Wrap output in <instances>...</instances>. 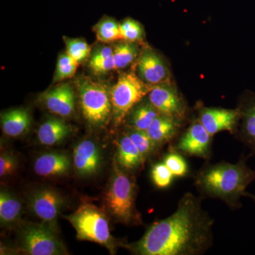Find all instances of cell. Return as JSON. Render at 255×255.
<instances>
[{"mask_svg":"<svg viewBox=\"0 0 255 255\" xmlns=\"http://www.w3.org/2000/svg\"><path fill=\"white\" fill-rule=\"evenodd\" d=\"M200 196L187 192L175 211L151 225L136 243L127 246L139 255H202L214 244V219Z\"/></svg>","mask_w":255,"mask_h":255,"instance_id":"obj_1","label":"cell"},{"mask_svg":"<svg viewBox=\"0 0 255 255\" xmlns=\"http://www.w3.org/2000/svg\"><path fill=\"white\" fill-rule=\"evenodd\" d=\"M249 157L243 154L236 163L221 161L206 162L194 176V184L202 199L223 201L230 209H241V198L255 181V170L247 164Z\"/></svg>","mask_w":255,"mask_h":255,"instance_id":"obj_2","label":"cell"},{"mask_svg":"<svg viewBox=\"0 0 255 255\" xmlns=\"http://www.w3.org/2000/svg\"><path fill=\"white\" fill-rule=\"evenodd\" d=\"M114 160L113 169L105 194L107 211L117 222L127 226L142 223L135 205L137 186L135 177Z\"/></svg>","mask_w":255,"mask_h":255,"instance_id":"obj_3","label":"cell"},{"mask_svg":"<svg viewBox=\"0 0 255 255\" xmlns=\"http://www.w3.org/2000/svg\"><path fill=\"white\" fill-rule=\"evenodd\" d=\"M66 219L71 223L80 241H87L106 247L114 254L117 242L110 232L108 218L100 208L90 203H84Z\"/></svg>","mask_w":255,"mask_h":255,"instance_id":"obj_4","label":"cell"},{"mask_svg":"<svg viewBox=\"0 0 255 255\" xmlns=\"http://www.w3.org/2000/svg\"><path fill=\"white\" fill-rule=\"evenodd\" d=\"M80 107L84 118L92 127L105 128L112 119L110 90L102 82L82 77L77 81Z\"/></svg>","mask_w":255,"mask_h":255,"instance_id":"obj_5","label":"cell"},{"mask_svg":"<svg viewBox=\"0 0 255 255\" xmlns=\"http://www.w3.org/2000/svg\"><path fill=\"white\" fill-rule=\"evenodd\" d=\"M152 87L135 73L120 74L117 83L110 89L112 120L115 127L123 123L130 111L143 100Z\"/></svg>","mask_w":255,"mask_h":255,"instance_id":"obj_6","label":"cell"},{"mask_svg":"<svg viewBox=\"0 0 255 255\" xmlns=\"http://www.w3.org/2000/svg\"><path fill=\"white\" fill-rule=\"evenodd\" d=\"M20 251L29 255H67L63 243L56 233V228L42 223H26L18 231Z\"/></svg>","mask_w":255,"mask_h":255,"instance_id":"obj_7","label":"cell"},{"mask_svg":"<svg viewBox=\"0 0 255 255\" xmlns=\"http://www.w3.org/2000/svg\"><path fill=\"white\" fill-rule=\"evenodd\" d=\"M213 137L200 122L197 119H194L185 131L178 137L170 150L182 155L209 161L212 155Z\"/></svg>","mask_w":255,"mask_h":255,"instance_id":"obj_8","label":"cell"},{"mask_svg":"<svg viewBox=\"0 0 255 255\" xmlns=\"http://www.w3.org/2000/svg\"><path fill=\"white\" fill-rule=\"evenodd\" d=\"M65 204L66 199L63 194L53 188H38L28 196V206L31 212L42 223L55 228Z\"/></svg>","mask_w":255,"mask_h":255,"instance_id":"obj_9","label":"cell"},{"mask_svg":"<svg viewBox=\"0 0 255 255\" xmlns=\"http://www.w3.org/2000/svg\"><path fill=\"white\" fill-rule=\"evenodd\" d=\"M147 96L159 114L184 122L187 118V104L170 82L153 86Z\"/></svg>","mask_w":255,"mask_h":255,"instance_id":"obj_10","label":"cell"},{"mask_svg":"<svg viewBox=\"0 0 255 255\" xmlns=\"http://www.w3.org/2000/svg\"><path fill=\"white\" fill-rule=\"evenodd\" d=\"M240 119L241 114L238 108L229 110L220 107H201L198 110V120L212 136L222 131L236 134Z\"/></svg>","mask_w":255,"mask_h":255,"instance_id":"obj_11","label":"cell"},{"mask_svg":"<svg viewBox=\"0 0 255 255\" xmlns=\"http://www.w3.org/2000/svg\"><path fill=\"white\" fill-rule=\"evenodd\" d=\"M39 100L47 110L63 118L73 115L76 105V94L73 85L62 83L41 94Z\"/></svg>","mask_w":255,"mask_h":255,"instance_id":"obj_12","label":"cell"},{"mask_svg":"<svg viewBox=\"0 0 255 255\" xmlns=\"http://www.w3.org/2000/svg\"><path fill=\"white\" fill-rule=\"evenodd\" d=\"M73 163L75 171L81 177L95 175L102 167V155L95 140L85 139L75 146Z\"/></svg>","mask_w":255,"mask_h":255,"instance_id":"obj_13","label":"cell"},{"mask_svg":"<svg viewBox=\"0 0 255 255\" xmlns=\"http://www.w3.org/2000/svg\"><path fill=\"white\" fill-rule=\"evenodd\" d=\"M139 78L151 86L169 82L170 74L167 65L158 53L146 48L137 61Z\"/></svg>","mask_w":255,"mask_h":255,"instance_id":"obj_14","label":"cell"},{"mask_svg":"<svg viewBox=\"0 0 255 255\" xmlns=\"http://www.w3.org/2000/svg\"><path fill=\"white\" fill-rule=\"evenodd\" d=\"M241 114L236 137L250 151L248 157L255 158V95L248 94L238 106Z\"/></svg>","mask_w":255,"mask_h":255,"instance_id":"obj_15","label":"cell"},{"mask_svg":"<svg viewBox=\"0 0 255 255\" xmlns=\"http://www.w3.org/2000/svg\"><path fill=\"white\" fill-rule=\"evenodd\" d=\"M72 167V160L63 152H48L41 154L35 160V172L43 177H60L68 175Z\"/></svg>","mask_w":255,"mask_h":255,"instance_id":"obj_16","label":"cell"},{"mask_svg":"<svg viewBox=\"0 0 255 255\" xmlns=\"http://www.w3.org/2000/svg\"><path fill=\"white\" fill-rule=\"evenodd\" d=\"M183 123L172 117L159 114L146 132L159 147H162L178 136Z\"/></svg>","mask_w":255,"mask_h":255,"instance_id":"obj_17","label":"cell"},{"mask_svg":"<svg viewBox=\"0 0 255 255\" xmlns=\"http://www.w3.org/2000/svg\"><path fill=\"white\" fill-rule=\"evenodd\" d=\"M116 160L122 168L130 172L139 170L145 164V158L126 131L119 137Z\"/></svg>","mask_w":255,"mask_h":255,"instance_id":"obj_18","label":"cell"},{"mask_svg":"<svg viewBox=\"0 0 255 255\" xmlns=\"http://www.w3.org/2000/svg\"><path fill=\"white\" fill-rule=\"evenodd\" d=\"M73 132L70 124L60 118H49L42 123L37 132L40 143L53 146L64 141Z\"/></svg>","mask_w":255,"mask_h":255,"instance_id":"obj_19","label":"cell"},{"mask_svg":"<svg viewBox=\"0 0 255 255\" xmlns=\"http://www.w3.org/2000/svg\"><path fill=\"white\" fill-rule=\"evenodd\" d=\"M31 124V115L26 109H13L1 114V130L9 137L21 136L26 133Z\"/></svg>","mask_w":255,"mask_h":255,"instance_id":"obj_20","label":"cell"},{"mask_svg":"<svg viewBox=\"0 0 255 255\" xmlns=\"http://www.w3.org/2000/svg\"><path fill=\"white\" fill-rule=\"evenodd\" d=\"M159 112L150 101L142 100L127 116V127L147 131L153 121L159 115Z\"/></svg>","mask_w":255,"mask_h":255,"instance_id":"obj_21","label":"cell"},{"mask_svg":"<svg viewBox=\"0 0 255 255\" xmlns=\"http://www.w3.org/2000/svg\"><path fill=\"white\" fill-rule=\"evenodd\" d=\"M22 205L17 198L6 189L0 191V221L1 226L11 227L19 222Z\"/></svg>","mask_w":255,"mask_h":255,"instance_id":"obj_22","label":"cell"},{"mask_svg":"<svg viewBox=\"0 0 255 255\" xmlns=\"http://www.w3.org/2000/svg\"><path fill=\"white\" fill-rule=\"evenodd\" d=\"M138 55V48L135 43L123 41L113 48L116 70H122L133 63Z\"/></svg>","mask_w":255,"mask_h":255,"instance_id":"obj_23","label":"cell"},{"mask_svg":"<svg viewBox=\"0 0 255 255\" xmlns=\"http://www.w3.org/2000/svg\"><path fill=\"white\" fill-rule=\"evenodd\" d=\"M98 41L109 43L121 41L120 23L113 18L105 16L97 23L94 28Z\"/></svg>","mask_w":255,"mask_h":255,"instance_id":"obj_24","label":"cell"},{"mask_svg":"<svg viewBox=\"0 0 255 255\" xmlns=\"http://www.w3.org/2000/svg\"><path fill=\"white\" fill-rule=\"evenodd\" d=\"M126 132L145 160L152 157L160 148V147L150 138L146 131L127 127Z\"/></svg>","mask_w":255,"mask_h":255,"instance_id":"obj_25","label":"cell"},{"mask_svg":"<svg viewBox=\"0 0 255 255\" xmlns=\"http://www.w3.org/2000/svg\"><path fill=\"white\" fill-rule=\"evenodd\" d=\"M79 63L67 53H61L58 56L53 82L56 83L73 78L76 73Z\"/></svg>","mask_w":255,"mask_h":255,"instance_id":"obj_26","label":"cell"},{"mask_svg":"<svg viewBox=\"0 0 255 255\" xmlns=\"http://www.w3.org/2000/svg\"><path fill=\"white\" fill-rule=\"evenodd\" d=\"M66 52L77 63H83L91 55V47L81 38H70L64 37Z\"/></svg>","mask_w":255,"mask_h":255,"instance_id":"obj_27","label":"cell"},{"mask_svg":"<svg viewBox=\"0 0 255 255\" xmlns=\"http://www.w3.org/2000/svg\"><path fill=\"white\" fill-rule=\"evenodd\" d=\"M121 36L124 41L136 43L143 40L145 33L143 27L138 21L127 18L120 23Z\"/></svg>","mask_w":255,"mask_h":255,"instance_id":"obj_28","label":"cell"},{"mask_svg":"<svg viewBox=\"0 0 255 255\" xmlns=\"http://www.w3.org/2000/svg\"><path fill=\"white\" fill-rule=\"evenodd\" d=\"M163 162L174 177H186L189 174V167L187 161L182 154L176 151L170 150L164 156Z\"/></svg>","mask_w":255,"mask_h":255,"instance_id":"obj_29","label":"cell"},{"mask_svg":"<svg viewBox=\"0 0 255 255\" xmlns=\"http://www.w3.org/2000/svg\"><path fill=\"white\" fill-rule=\"evenodd\" d=\"M151 177L156 187L165 189L171 185L174 176L162 161L154 164L151 170Z\"/></svg>","mask_w":255,"mask_h":255,"instance_id":"obj_30","label":"cell"},{"mask_svg":"<svg viewBox=\"0 0 255 255\" xmlns=\"http://www.w3.org/2000/svg\"><path fill=\"white\" fill-rule=\"evenodd\" d=\"M18 159L14 154L4 152L0 155V177L5 178L13 175L18 168Z\"/></svg>","mask_w":255,"mask_h":255,"instance_id":"obj_31","label":"cell"},{"mask_svg":"<svg viewBox=\"0 0 255 255\" xmlns=\"http://www.w3.org/2000/svg\"><path fill=\"white\" fill-rule=\"evenodd\" d=\"M89 66L92 71L97 75H103V74L110 73L112 70H116L114 56L98 62V63L89 64Z\"/></svg>","mask_w":255,"mask_h":255,"instance_id":"obj_32","label":"cell"},{"mask_svg":"<svg viewBox=\"0 0 255 255\" xmlns=\"http://www.w3.org/2000/svg\"><path fill=\"white\" fill-rule=\"evenodd\" d=\"M112 56H113V48L105 45L97 46L90 55L89 64L98 63Z\"/></svg>","mask_w":255,"mask_h":255,"instance_id":"obj_33","label":"cell"},{"mask_svg":"<svg viewBox=\"0 0 255 255\" xmlns=\"http://www.w3.org/2000/svg\"><path fill=\"white\" fill-rule=\"evenodd\" d=\"M245 196H246V197L250 198V199H251L252 200L255 202V194H251V193L249 192H246Z\"/></svg>","mask_w":255,"mask_h":255,"instance_id":"obj_34","label":"cell"}]
</instances>
